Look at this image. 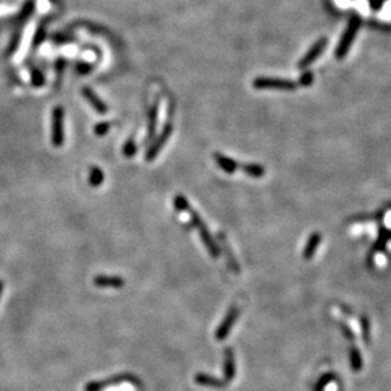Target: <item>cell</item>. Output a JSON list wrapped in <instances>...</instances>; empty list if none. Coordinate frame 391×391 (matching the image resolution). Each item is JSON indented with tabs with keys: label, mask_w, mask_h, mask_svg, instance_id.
<instances>
[{
	"label": "cell",
	"mask_w": 391,
	"mask_h": 391,
	"mask_svg": "<svg viewBox=\"0 0 391 391\" xmlns=\"http://www.w3.org/2000/svg\"><path fill=\"white\" fill-rule=\"evenodd\" d=\"M362 25V19L358 14H352L348 21V25L345 27L344 32H343L342 37L339 40V44L335 47V59L342 60L349 52L350 47L353 45L354 38H356L357 32H358L359 27Z\"/></svg>",
	"instance_id": "6da1fadb"
},
{
	"label": "cell",
	"mask_w": 391,
	"mask_h": 391,
	"mask_svg": "<svg viewBox=\"0 0 391 391\" xmlns=\"http://www.w3.org/2000/svg\"><path fill=\"white\" fill-rule=\"evenodd\" d=\"M188 212H189L190 215V221H192L193 226L199 231L200 238H201L202 243H204V245L206 247L207 252L210 253V256L214 259H218L219 257H220V247L218 245V243L215 242V238L212 237L211 233L209 231L206 224L204 223V220H202L201 216H200V214L197 211H193V210L190 209Z\"/></svg>",
	"instance_id": "7a4b0ae2"
},
{
	"label": "cell",
	"mask_w": 391,
	"mask_h": 391,
	"mask_svg": "<svg viewBox=\"0 0 391 391\" xmlns=\"http://www.w3.org/2000/svg\"><path fill=\"white\" fill-rule=\"evenodd\" d=\"M65 109L56 106L52 109L51 142L55 147H61L65 142Z\"/></svg>",
	"instance_id": "3957f363"
},
{
	"label": "cell",
	"mask_w": 391,
	"mask_h": 391,
	"mask_svg": "<svg viewBox=\"0 0 391 391\" xmlns=\"http://www.w3.org/2000/svg\"><path fill=\"white\" fill-rule=\"evenodd\" d=\"M253 88L256 89H276V90H295L297 84L290 79H281V78H268V76H259L253 80Z\"/></svg>",
	"instance_id": "277c9868"
},
{
	"label": "cell",
	"mask_w": 391,
	"mask_h": 391,
	"mask_svg": "<svg viewBox=\"0 0 391 391\" xmlns=\"http://www.w3.org/2000/svg\"><path fill=\"white\" fill-rule=\"evenodd\" d=\"M171 133H173V125L170 123H166L165 126L161 130L160 135H158V137H155V140L152 141V144L150 145L149 149H147L146 155H145V159L146 161H152L156 159V156L159 155V152L161 151L165 144L168 142V140L170 139Z\"/></svg>",
	"instance_id": "5b68a950"
},
{
	"label": "cell",
	"mask_w": 391,
	"mask_h": 391,
	"mask_svg": "<svg viewBox=\"0 0 391 391\" xmlns=\"http://www.w3.org/2000/svg\"><path fill=\"white\" fill-rule=\"evenodd\" d=\"M326 46H328V38L326 37L319 38L318 41L314 42V45L310 47L309 51L302 56L301 60L299 61L297 68L301 69V70H306V69L314 63V61L318 60L319 57H320V55L324 52V50L326 49Z\"/></svg>",
	"instance_id": "8992f818"
},
{
	"label": "cell",
	"mask_w": 391,
	"mask_h": 391,
	"mask_svg": "<svg viewBox=\"0 0 391 391\" xmlns=\"http://www.w3.org/2000/svg\"><path fill=\"white\" fill-rule=\"evenodd\" d=\"M239 315H240L239 307H238L237 305H233V306L230 307V310L228 311V314L225 315V318H224V320L221 321V324L219 325L216 333H215V337H216V339L224 340L228 338L229 333L231 331V328H233L234 324L237 323Z\"/></svg>",
	"instance_id": "52a82bcc"
},
{
	"label": "cell",
	"mask_w": 391,
	"mask_h": 391,
	"mask_svg": "<svg viewBox=\"0 0 391 391\" xmlns=\"http://www.w3.org/2000/svg\"><path fill=\"white\" fill-rule=\"evenodd\" d=\"M123 381H128L131 383H135L137 386H141V382L136 377H132L130 375H122V376H117V377L111 378L108 381H101V382H90L88 383L87 387H85V391H101L104 386L107 385H113V383H120L123 382Z\"/></svg>",
	"instance_id": "ba28073f"
},
{
	"label": "cell",
	"mask_w": 391,
	"mask_h": 391,
	"mask_svg": "<svg viewBox=\"0 0 391 391\" xmlns=\"http://www.w3.org/2000/svg\"><path fill=\"white\" fill-rule=\"evenodd\" d=\"M94 285L101 288H121L125 286L126 281L120 276L98 275L93 280Z\"/></svg>",
	"instance_id": "9c48e42d"
},
{
	"label": "cell",
	"mask_w": 391,
	"mask_h": 391,
	"mask_svg": "<svg viewBox=\"0 0 391 391\" xmlns=\"http://www.w3.org/2000/svg\"><path fill=\"white\" fill-rule=\"evenodd\" d=\"M82 93H83V95H84L85 99L89 102L90 106H92L93 108H94L95 111L98 112V113L106 114L107 112H108V106H107V103L104 101H102L101 98L98 97L97 93H95L94 90L90 89L89 87H84L82 89Z\"/></svg>",
	"instance_id": "30bf717a"
},
{
	"label": "cell",
	"mask_w": 391,
	"mask_h": 391,
	"mask_svg": "<svg viewBox=\"0 0 391 391\" xmlns=\"http://www.w3.org/2000/svg\"><path fill=\"white\" fill-rule=\"evenodd\" d=\"M214 160L216 161L221 170L228 174H234L238 169H240V164L238 161L221 154V152H214Z\"/></svg>",
	"instance_id": "8fae6325"
},
{
	"label": "cell",
	"mask_w": 391,
	"mask_h": 391,
	"mask_svg": "<svg viewBox=\"0 0 391 391\" xmlns=\"http://www.w3.org/2000/svg\"><path fill=\"white\" fill-rule=\"evenodd\" d=\"M321 243V234L320 233H312L310 235L309 240H307L306 245L304 248V252H302V257H304L305 261H310L312 259L314 254L318 250L319 245Z\"/></svg>",
	"instance_id": "7c38bea8"
},
{
	"label": "cell",
	"mask_w": 391,
	"mask_h": 391,
	"mask_svg": "<svg viewBox=\"0 0 391 391\" xmlns=\"http://www.w3.org/2000/svg\"><path fill=\"white\" fill-rule=\"evenodd\" d=\"M219 242H220L221 247H223L224 249V253H225V257H226V262H228L229 267H230L231 269H233L234 272H240V267H239V263L237 262V258L234 257V253L233 250H231L230 245H229L228 240H226V237L224 235L223 233H219Z\"/></svg>",
	"instance_id": "4fadbf2b"
},
{
	"label": "cell",
	"mask_w": 391,
	"mask_h": 391,
	"mask_svg": "<svg viewBox=\"0 0 391 391\" xmlns=\"http://www.w3.org/2000/svg\"><path fill=\"white\" fill-rule=\"evenodd\" d=\"M158 114H159V103L158 101L152 104L151 109L149 112V123H147V137L146 142L151 141L156 133V127H158Z\"/></svg>",
	"instance_id": "5bb4252c"
},
{
	"label": "cell",
	"mask_w": 391,
	"mask_h": 391,
	"mask_svg": "<svg viewBox=\"0 0 391 391\" xmlns=\"http://www.w3.org/2000/svg\"><path fill=\"white\" fill-rule=\"evenodd\" d=\"M240 169L247 174L248 177L256 178V179L263 178L264 174H266V168H264L263 165H261V164H256V163L242 164V165H240Z\"/></svg>",
	"instance_id": "9a60e30c"
},
{
	"label": "cell",
	"mask_w": 391,
	"mask_h": 391,
	"mask_svg": "<svg viewBox=\"0 0 391 391\" xmlns=\"http://www.w3.org/2000/svg\"><path fill=\"white\" fill-rule=\"evenodd\" d=\"M88 182L92 187H99L104 182V171L99 166L93 165L89 168V175H88Z\"/></svg>",
	"instance_id": "2e32d148"
},
{
	"label": "cell",
	"mask_w": 391,
	"mask_h": 391,
	"mask_svg": "<svg viewBox=\"0 0 391 391\" xmlns=\"http://www.w3.org/2000/svg\"><path fill=\"white\" fill-rule=\"evenodd\" d=\"M173 204H174V207H175V210L179 212H188L190 209H192L189 202H188V200L182 194L175 196V197L173 199Z\"/></svg>",
	"instance_id": "e0dca14e"
},
{
	"label": "cell",
	"mask_w": 391,
	"mask_h": 391,
	"mask_svg": "<svg viewBox=\"0 0 391 391\" xmlns=\"http://www.w3.org/2000/svg\"><path fill=\"white\" fill-rule=\"evenodd\" d=\"M122 152L123 155H125L126 158H133L136 155V152H137V145H136V141L133 137H130V139L127 140V141L123 144V147H122Z\"/></svg>",
	"instance_id": "ac0fdd59"
},
{
	"label": "cell",
	"mask_w": 391,
	"mask_h": 391,
	"mask_svg": "<svg viewBox=\"0 0 391 391\" xmlns=\"http://www.w3.org/2000/svg\"><path fill=\"white\" fill-rule=\"evenodd\" d=\"M35 0H27L25 4V7H23L22 12H21V17H19V21H26L27 18H30L31 16H32L33 11H35Z\"/></svg>",
	"instance_id": "d6986e66"
},
{
	"label": "cell",
	"mask_w": 391,
	"mask_h": 391,
	"mask_svg": "<svg viewBox=\"0 0 391 391\" xmlns=\"http://www.w3.org/2000/svg\"><path fill=\"white\" fill-rule=\"evenodd\" d=\"M31 82H32L33 87H42L45 84V76L37 69H32V73H31Z\"/></svg>",
	"instance_id": "ffe728a7"
},
{
	"label": "cell",
	"mask_w": 391,
	"mask_h": 391,
	"mask_svg": "<svg viewBox=\"0 0 391 391\" xmlns=\"http://www.w3.org/2000/svg\"><path fill=\"white\" fill-rule=\"evenodd\" d=\"M350 364H352L354 371H359V369H361L362 359L361 356H359V352L356 348H352V349H350Z\"/></svg>",
	"instance_id": "44dd1931"
},
{
	"label": "cell",
	"mask_w": 391,
	"mask_h": 391,
	"mask_svg": "<svg viewBox=\"0 0 391 391\" xmlns=\"http://www.w3.org/2000/svg\"><path fill=\"white\" fill-rule=\"evenodd\" d=\"M112 125L111 122H108V121H104V122H98L97 125L94 126V133L97 136H99V137H102V136L107 135L108 133V131L111 130Z\"/></svg>",
	"instance_id": "7402d4cb"
},
{
	"label": "cell",
	"mask_w": 391,
	"mask_h": 391,
	"mask_svg": "<svg viewBox=\"0 0 391 391\" xmlns=\"http://www.w3.org/2000/svg\"><path fill=\"white\" fill-rule=\"evenodd\" d=\"M46 38V26H40L37 30V32H36L35 35V38H33V47H38L40 45L44 42V40Z\"/></svg>",
	"instance_id": "603a6c76"
},
{
	"label": "cell",
	"mask_w": 391,
	"mask_h": 391,
	"mask_svg": "<svg viewBox=\"0 0 391 391\" xmlns=\"http://www.w3.org/2000/svg\"><path fill=\"white\" fill-rule=\"evenodd\" d=\"M314 83V75L310 70H305L299 79V85L301 87H310Z\"/></svg>",
	"instance_id": "cb8c5ba5"
},
{
	"label": "cell",
	"mask_w": 391,
	"mask_h": 391,
	"mask_svg": "<svg viewBox=\"0 0 391 391\" xmlns=\"http://www.w3.org/2000/svg\"><path fill=\"white\" fill-rule=\"evenodd\" d=\"M331 377H333V375H330V373H328V375L323 376V377L320 378V381H319V382L316 383L315 391H323L324 387H325V386L328 385L329 382H330Z\"/></svg>",
	"instance_id": "d4e9b609"
},
{
	"label": "cell",
	"mask_w": 391,
	"mask_h": 391,
	"mask_svg": "<svg viewBox=\"0 0 391 391\" xmlns=\"http://www.w3.org/2000/svg\"><path fill=\"white\" fill-rule=\"evenodd\" d=\"M386 2L387 0H369V7H371L372 11H378V9L382 8V6Z\"/></svg>",
	"instance_id": "484cf974"
},
{
	"label": "cell",
	"mask_w": 391,
	"mask_h": 391,
	"mask_svg": "<svg viewBox=\"0 0 391 391\" xmlns=\"http://www.w3.org/2000/svg\"><path fill=\"white\" fill-rule=\"evenodd\" d=\"M90 69H92V66L87 63H80L78 64V66H76V70L79 71L80 74H87Z\"/></svg>",
	"instance_id": "4316f807"
},
{
	"label": "cell",
	"mask_w": 391,
	"mask_h": 391,
	"mask_svg": "<svg viewBox=\"0 0 391 391\" xmlns=\"http://www.w3.org/2000/svg\"><path fill=\"white\" fill-rule=\"evenodd\" d=\"M18 45H19V35H17L16 37H14L13 42L11 44V47L8 49V55H13V52L16 51L17 47H18Z\"/></svg>",
	"instance_id": "83f0119b"
},
{
	"label": "cell",
	"mask_w": 391,
	"mask_h": 391,
	"mask_svg": "<svg viewBox=\"0 0 391 391\" xmlns=\"http://www.w3.org/2000/svg\"><path fill=\"white\" fill-rule=\"evenodd\" d=\"M3 291H4V282L0 280V297H2V295H3Z\"/></svg>",
	"instance_id": "f1b7e54d"
}]
</instances>
